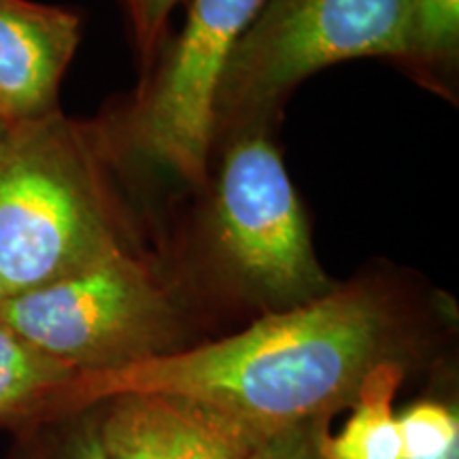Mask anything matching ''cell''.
<instances>
[{
  "label": "cell",
  "mask_w": 459,
  "mask_h": 459,
  "mask_svg": "<svg viewBox=\"0 0 459 459\" xmlns=\"http://www.w3.org/2000/svg\"><path fill=\"white\" fill-rule=\"evenodd\" d=\"M436 459H459V445L451 446L449 451L443 453V455H440V457H436Z\"/></svg>",
  "instance_id": "obj_16"
},
{
  "label": "cell",
  "mask_w": 459,
  "mask_h": 459,
  "mask_svg": "<svg viewBox=\"0 0 459 459\" xmlns=\"http://www.w3.org/2000/svg\"><path fill=\"white\" fill-rule=\"evenodd\" d=\"M398 419L404 459H436L459 445L457 411L440 402H417Z\"/></svg>",
  "instance_id": "obj_12"
},
{
  "label": "cell",
  "mask_w": 459,
  "mask_h": 459,
  "mask_svg": "<svg viewBox=\"0 0 459 459\" xmlns=\"http://www.w3.org/2000/svg\"><path fill=\"white\" fill-rule=\"evenodd\" d=\"M328 421L330 419H317L283 429L247 451L243 459H325L321 438L328 432Z\"/></svg>",
  "instance_id": "obj_14"
},
{
  "label": "cell",
  "mask_w": 459,
  "mask_h": 459,
  "mask_svg": "<svg viewBox=\"0 0 459 459\" xmlns=\"http://www.w3.org/2000/svg\"><path fill=\"white\" fill-rule=\"evenodd\" d=\"M0 324L77 375L177 351L179 313L130 251L0 304Z\"/></svg>",
  "instance_id": "obj_3"
},
{
  "label": "cell",
  "mask_w": 459,
  "mask_h": 459,
  "mask_svg": "<svg viewBox=\"0 0 459 459\" xmlns=\"http://www.w3.org/2000/svg\"><path fill=\"white\" fill-rule=\"evenodd\" d=\"M215 237L245 283L281 302L328 294L283 160L262 134H243L223 156L215 198Z\"/></svg>",
  "instance_id": "obj_5"
},
{
  "label": "cell",
  "mask_w": 459,
  "mask_h": 459,
  "mask_svg": "<svg viewBox=\"0 0 459 459\" xmlns=\"http://www.w3.org/2000/svg\"><path fill=\"white\" fill-rule=\"evenodd\" d=\"M392 344V317L378 298L328 291L203 347L77 375L56 417L117 395H162L200 412L245 455L283 429L351 406L366 375L394 359Z\"/></svg>",
  "instance_id": "obj_1"
},
{
  "label": "cell",
  "mask_w": 459,
  "mask_h": 459,
  "mask_svg": "<svg viewBox=\"0 0 459 459\" xmlns=\"http://www.w3.org/2000/svg\"><path fill=\"white\" fill-rule=\"evenodd\" d=\"M79 34L82 22L73 11L32 0H0V122L56 111Z\"/></svg>",
  "instance_id": "obj_7"
},
{
  "label": "cell",
  "mask_w": 459,
  "mask_h": 459,
  "mask_svg": "<svg viewBox=\"0 0 459 459\" xmlns=\"http://www.w3.org/2000/svg\"><path fill=\"white\" fill-rule=\"evenodd\" d=\"M370 56L411 57L404 0H264L228 57L215 128L266 113L321 68Z\"/></svg>",
  "instance_id": "obj_4"
},
{
  "label": "cell",
  "mask_w": 459,
  "mask_h": 459,
  "mask_svg": "<svg viewBox=\"0 0 459 459\" xmlns=\"http://www.w3.org/2000/svg\"><path fill=\"white\" fill-rule=\"evenodd\" d=\"M77 372L37 351L0 324V423H34L56 415Z\"/></svg>",
  "instance_id": "obj_10"
},
{
  "label": "cell",
  "mask_w": 459,
  "mask_h": 459,
  "mask_svg": "<svg viewBox=\"0 0 459 459\" xmlns=\"http://www.w3.org/2000/svg\"><path fill=\"white\" fill-rule=\"evenodd\" d=\"M402 381L395 359L377 364L353 400V412L336 436L321 438L325 459H404L400 419L394 412V395Z\"/></svg>",
  "instance_id": "obj_9"
},
{
  "label": "cell",
  "mask_w": 459,
  "mask_h": 459,
  "mask_svg": "<svg viewBox=\"0 0 459 459\" xmlns=\"http://www.w3.org/2000/svg\"><path fill=\"white\" fill-rule=\"evenodd\" d=\"M4 298H7V296H4V290H3V283H0V304H3V300H4Z\"/></svg>",
  "instance_id": "obj_17"
},
{
  "label": "cell",
  "mask_w": 459,
  "mask_h": 459,
  "mask_svg": "<svg viewBox=\"0 0 459 459\" xmlns=\"http://www.w3.org/2000/svg\"><path fill=\"white\" fill-rule=\"evenodd\" d=\"M90 411L108 459H243L200 412L162 395H117Z\"/></svg>",
  "instance_id": "obj_8"
},
{
  "label": "cell",
  "mask_w": 459,
  "mask_h": 459,
  "mask_svg": "<svg viewBox=\"0 0 459 459\" xmlns=\"http://www.w3.org/2000/svg\"><path fill=\"white\" fill-rule=\"evenodd\" d=\"M54 423L37 459H108L90 409L49 417Z\"/></svg>",
  "instance_id": "obj_13"
},
{
  "label": "cell",
  "mask_w": 459,
  "mask_h": 459,
  "mask_svg": "<svg viewBox=\"0 0 459 459\" xmlns=\"http://www.w3.org/2000/svg\"><path fill=\"white\" fill-rule=\"evenodd\" d=\"M128 251L90 132L60 111L0 122V283L43 287Z\"/></svg>",
  "instance_id": "obj_2"
},
{
  "label": "cell",
  "mask_w": 459,
  "mask_h": 459,
  "mask_svg": "<svg viewBox=\"0 0 459 459\" xmlns=\"http://www.w3.org/2000/svg\"><path fill=\"white\" fill-rule=\"evenodd\" d=\"M177 3L179 0H122L136 48L143 57H149L156 51Z\"/></svg>",
  "instance_id": "obj_15"
},
{
  "label": "cell",
  "mask_w": 459,
  "mask_h": 459,
  "mask_svg": "<svg viewBox=\"0 0 459 459\" xmlns=\"http://www.w3.org/2000/svg\"><path fill=\"white\" fill-rule=\"evenodd\" d=\"M412 60H453L459 48V0H404Z\"/></svg>",
  "instance_id": "obj_11"
},
{
  "label": "cell",
  "mask_w": 459,
  "mask_h": 459,
  "mask_svg": "<svg viewBox=\"0 0 459 459\" xmlns=\"http://www.w3.org/2000/svg\"><path fill=\"white\" fill-rule=\"evenodd\" d=\"M264 0H192L179 41L141 96L132 119L136 147L183 181H206L215 99L228 57Z\"/></svg>",
  "instance_id": "obj_6"
}]
</instances>
